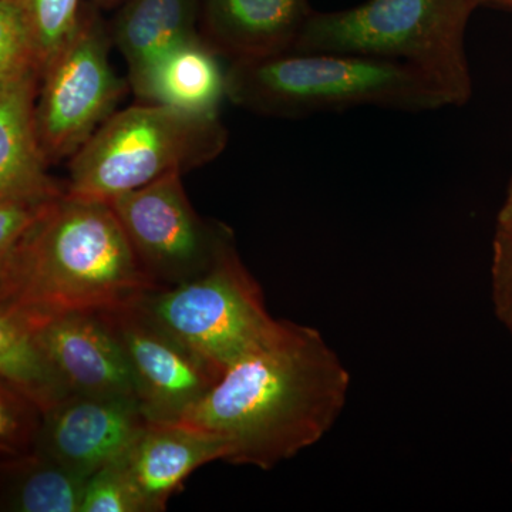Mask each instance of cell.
<instances>
[{
	"label": "cell",
	"mask_w": 512,
	"mask_h": 512,
	"mask_svg": "<svg viewBox=\"0 0 512 512\" xmlns=\"http://www.w3.org/2000/svg\"><path fill=\"white\" fill-rule=\"evenodd\" d=\"M39 83L29 70L0 84V202L46 201L66 190L49 174L37 136Z\"/></svg>",
	"instance_id": "obj_14"
},
{
	"label": "cell",
	"mask_w": 512,
	"mask_h": 512,
	"mask_svg": "<svg viewBox=\"0 0 512 512\" xmlns=\"http://www.w3.org/2000/svg\"><path fill=\"white\" fill-rule=\"evenodd\" d=\"M107 30L82 16L72 39L40 76L35 119L47 163L72 158L116 110L126 84L114 73Z\"/></svg>",
	"instance_id": "obj_7"
},
{
	"label": "cell",
	"mask_w": 512,
	"mask_h": 512,
	"mask_svg": "<svg viewBox=\"0 0 512 512\" xmlns=\"http://www.w3.org/2000/svg\"><path fill=\"white\" fill-rule=\"evenodd\" d=\"M29 70L39 72L25 13L19 0H0V84Z\"/></svg>",
	"instance_id": "obj_21"
},
{
	"label": "cell",
	"mask_w": 512,
	"mask_h": 512,
	"mask_svg": "<svg viewBox=\"0 0 512 512\" xmlns=\"http://www.w3.org/2000/svg\"><path fill=\"white\" fill-rule=\"evenodd\" d=\"M228 446L218 434L183 423H147L121 463L143 512H161L198 468L227 461Z\"/></svg>",
	"instance_id": "obj_12"
},
{
	"label": "cell",
	"mask_w": 512,
	"mask_h": 512,
	"mask_svg": "<svg viewBox=\"0 0 512 512\" xmlns=\"http://www.w3.org/2000/svg\"><path fill=\"white\" fill-rule=\"evenodd\" d=\"M131 87L144 103H156L195 116H218L227 97V70L201 35L171 47L130 77Z\"/></svg>",
	"instance_id": "obj_15"
},
{
	"label": "cell",
	"mask_w": 512,
	"mask_h": 512,
	"mask_svg": "<svg viewBox=\"0 0 512 512\" xmlns=\"http://www.w3.org/2000/svg\"><path fill=\"white\" fill-rule=\"evenodd\" d=\"M136 303L222 372L256 348L278 323L266 311L261 286L242 264L234 242L201 275L144 292Z\"/></svg>",
	"instance_id": "obj_6"
},
{
	"label": "cell",
	"mask_w": 512,
	"mask_h": 512,
	"mask_svg": "<svg viewBox=\"0 0 512 512\" xmlns=\"http://www.w3.org/2000/svg\"><path fill=\"white\" fill-rule=\"evenodd\" d=\"M201 0H131L114 25V43L128 64L130 77L161 55L200 35Z\"/></svg>",
	"instance_id": "obj_16"
},
{
	"label": "cell",
	"mask_w": 512,
	"mask_h": 512,
	"mask_svg": "<svg viewBox=\"0 0 512 512\" xmlns=\"http://www.w3.org/2000/svg\"><path fill=\"white\" fill-rule=\"evenodd\" d=\"M227 97L242 109L281 119L363 106L404 111L448 107L439 87L416 67L346 53H285L232 62Z\"/></svg>",
	"instance_id": "obj_3"
},
{
	"label": "cell",
	"mask_w": 512,
	"mask_h": 512,
	"mask_svg": "<svg viewBox=\"0 0 512 512\" xmlns=\"http://www.w3.org/2000/svg\"><path fill=\"white\" fill-rule=\"evenodd\" d=\"M99 313L123 346L148 423H180L220 380L221 369L157 325L136 301Z\"/></svg>",
	"instance_id": "obj_9"
},
{
	"label": "cell",
	"mask_w": 512,
	"mask_h": 512,
	"mask_svg": "<svg viewBox=\"0 0 512 512\" xmlns=\"http://www.w3.org/2000/svg\"><path fill=\"white\" fill-rule=\"evenodd\" d=\"M47 201L0 202V272Z\"/></svg>",
	"instance_id": "obj_24"
},
{
	"label": "cell",
	"mask_w": 512,
	"mask_h": 512,
	"mask_svg": "<svg viewBox=\"0 0 512 512\" xmlns=\"http://www.w3.org/2000/svg\"><path fill=\"white\" fill-rule=\"evenodd\" d=\"M156 289L109 202H46L0 272V306L25 322L106 312Z\"/></svg>",
	"instance_id": "obj_2"
},
{
	"label": "cell",
	"mask_w": 512,
	"mask_h": 512,
	"mask_svg": "<svg viewBox=\"0 0 512 512\" xmlns=\"http://www.w3.org/2000/svg\"><path fill=\"white\" fill-rule=\"evenodd\" d=\"M478 0H367L338 12H312L291 53H346L396 60L436 84L448 106L473 94L464 45Z\"/></svg>",
	"instance_id": "obj_4"
},
{
	"label": "cell",
	"mask_w": 512,
	"mask_h": 512,
	"mask_svg": "<svg viewBox=\"0 0 512 512\" xmlns=\"http://www.w3.org/2000/svg\"><path fill=\"white\" fill-rule=\"evenodd\" d=\"M104 2H116V0H104Z\"/></svg>",
	"instance_id": "obj_28"
},
{
	"label": "cell",
	"mask_w": 512,
	"mask_h": 512,
	"mask_svg": "<svg viewBox=\"0 0 512 512\" xmlns=\"http://www.w3.org/2000/svg\"><path fill=\"white\" fill-rule=\"evenodd\" d=\"M109 205L156 288L180 285L201 275L234 242L225 225L207 222L197 214L180 173L120 195Z\"/></svg>",
	"instance_id": "obj_8"
},
{
	"label": "cell",
	"mask_w": 512,
	"mask_h": 512,
	"mask_svg": "<svg viewBox=\"0 0 512 512\" xmlns=\"http://www.w3.org/2000/svg\"><path fill=\"white\" fill-rule=\"evenodd\" d=\"M80 512H143L121 458L86 478Z\"/></svg>",
	"instance_id": "obj_22"
},
{
	"label": "cell",
	"mask_w": 512,
	"mask_h": 512,
	"mask_svg": "<svg viewBox=\"0 0 512 512\" xmlns=\"http://www.w3.org/2000/svg\"><path fill=\"white\" fill-rule=\"evenodd\" d=\"M147 423L136 400L69 394L43 413L35 451L87 478L123 457Z\"/></svg>",
	"instance_id": "obj_10"
},
{
	"label": "cell",
	"mask_w": 512,
	"mask_h": 512,
	"mask_svg": "<svg viewBox=\"0 0 512 512\" xmlns=\"http://www.w3.org/2000/svg\"><path fill=\"white\" fill-rule=\"evenodd\" d=\"M28 22L40 76L69 43L80 20V0H19Z\"/></svg>",
	"instance_id": "obj_19"
},
{
	"label": "cell",
	"mask_w": 512,
	"mask_h": 512,
	"mask_svg": "<svg viewBox=\"0 0 512 512\" xmlns=\"http://www.w3.org/2000/svg\"><path fill=\"white\" fill-rule=\"evenodd\" d=\"M480 5L498 6V8L512 9V0H478Z\"/></svg>",
	"instance_id": "obj_26"
},
{
	"label": "cell",
	"mask_w": 512,
	"mask_h": 512,
	"mask_svg": "<svg viewBox=\"0 0 512 512\" xmlns=\"http://www.w3.org/2000/svg\"><path fill=\"white\" fill-rule=\"evenodd\" d=\"M0 379L25 393L45 413L69 390L37 345L25 320L0 306Z\"/></svg>",
	"instance_id": "obj_18"
},
{
	"label": "cell",
	"mask_w": 512,
	"mask_h": 512,
	"mask_svg": "<svg viewBox=\"0 0 512 512\" xmlns=\"http://www.w3.org/2000/svg\"><path fill=\"white\" fill-rule=\"evenodd\" d=\"M228 143L218 116H195L156 103L114 113L70 158L66 191L109 202L120 195L211 163Z\"/></svg>",
	"instance_id": "obj_5"
},
{
	"label": "cell",
	"mask_w": 512,
	"mask_h": 512,
	"mask_svg": "<svg viewBox=\"0 0 512 512\" xmlns=\"http://www.w3.org/2000/svg\"><path fill=\"white\" fill-rule=\"evenodd\" d=\"M42 417L29 396L0 379V461L35 451Z\"/></svg>",
	"instance_id": "obj_20"
},
{
	"label": "cell",
	"mask_w": 512,
	"mask_h": 512,
	"mask_svg": "<svg viewBox=\"0 0 512 512\" xmlns=\"http://www.w3.org/2000/svg\"><path fill=\"white\" fill-rule=\"evenodd\" d=\"M504 323H505V325L508 326V328H510L511 333H512V318L508 319L507 322H504Z\"/></svg>",
	"instance_id": "obj_27"
},
{
	"label": "cell",
	"mask_w": 512,
	"mask_h": 512,
	"mask_svg": "<svg viewBox=\"0 0 512 512\" xmlns=\"http://www.w3.org/2000/svg\"><path fill=\"white\" fill-rule=\"evenodd\" d=\"M86 478L42 454L0 461V511L80 512Z\"/></svg>",
	"instance_id": "obj_17"
},
{
	"label": "cell",
	"mask_w": 512,
	"mask_h": 512,
	"mask_svg": "<svg viewBox=\"0 0 512 512\" xmlns=\"http://www.w3.org/2000/svg\"><path fill=\"white\" fill-rule=\"evenodd\" d=\"M306 0H201L200 35L232 62L293 52L306 20Z\"/></svg>",
	"instance_id": "obj_13"
},
{
	"label": "cell",
	"mask_w": 512,
	"mask_h": 512,
	"mask_svg": "<svg viewBox=\"0 0 512 512\" xmlns=\"http://www.w3.org/2000/svg\"><path fill=\"white\" fill-rule=\"evenodd\" d=\"M495 309L503 322L512 318V224H498L493 247Z\"/></svg>",
	"instance_id": "obj_23"
},
{
	"label": "cell",
	"mask_w": 512,
	"mask_h": 512,
	"mask_svg": "<svg viewBox=\"0 0 512 512\" xmlns=\"http://www.w3.org/2000/svg\"><path fill=\"white\" fill-rule=\"evenodd\" d=\"M349 384L319 330L278 320L180 423L218 434L229 450L225 463L269 470L323 439L345 407Z\"/></svg>",
	"instance_id": "obj_1"
},
{
	"label": "cell",
	"mask_w": 512,
	"mask_h": 512,
	"mask_svg": "<svg viewBox=\"0 0 512 512\" xmlns=\"http://www.w3.org/2000/svg\"><path fill=\"white\" fill-rule=\"evenodd\" d=\"M498 224H512V178L507 197H505L503 207H501L500 214H498Z\"/></svg>",
	"instance_id": "obj_25"
},
{
	"label": "cell",
	"mask_w": 512,
	"mask_h": 512,
	"mask_svg": "<svg viewBox=\"0 0 512 512\" xmlns=\"http://www.w3.org/2000/svg\"><path fill=\"white\" fill-rule=\"evenodd\" d=\"M26 323L70 394L137 402L126 353L99 312L64 313Z\"/></svg>",
	"instance_id": "obj_11"
}]
</instances>
